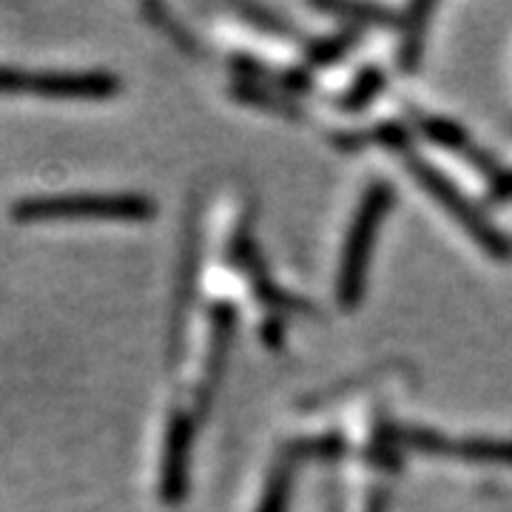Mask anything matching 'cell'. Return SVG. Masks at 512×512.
Wrapping results in <instances>:
<instances>
[{
    "mask_svg": "<svg viewBox=\"0 0 512 512\" xmlns=\"http://www.w3.org/2000/svg\"><path fill=\"white\" fill-rule=\"evenodd\" d=\"M433 12V6H413V20H410V37L404 46V66L413 69L419 63L421 40H424V26H427V15Z\"/></svg>",
    "mask_w": 512,
    "mask_h": 512,
    "instance_id": "obj_10",
    "label": "cell"
},
{
    "mask_svg": "<svg viewBox=\"0 0 512 512\" xmlns=\"http://www.w3.org/2000/svg\"><path fill=\"white\" fill-rule=\"evenodd\" d=\"M407 168L413 171V177L419 180V185H424L430 191V197L439 200L441 208H447L450 217L458 220V225L464 231H470V237L476 239L487 254L495 256V259H512L510 239L504 237V234H498L493 225L484 220V214L478 208H473V202L467 200L447 177H441L433 165L421 163L419 157H413V154H407Z\"/></svg>",
    "mask_w": 512,
    "mask_h": 512,
    "instance_id": "obj_3",
    "label": "cell"
},
{
    "mask_svg": "<svg viewBox=\"0 0 512 512\" xmlns=\"http://www.w3.org/2000/svg\"><path fill=\"white\" fill-rule=\"evenodd\" d=\"M293 456L282 461L271 473V481L265 487L259 512H288V495H291V476H293Z\"/></svg>",
    "mask_w": 512,
    "mask_h": 512,
    "instance_id": "obj_8",
    "label": "cell"
},
{
    "mask_svg": "<svg viewBox=\"0 0 512 512\" xmlns=\"http://www.w3.org/2000/svg\"><path fill=\"white\" fill-rule=\"evenodd\" d=\"M194 441V424L185 413H177L168 424L163 467H160V495L165 504H177L188 487V456Z\"/></svg>",
    "mask_w": 512,
    "mask_h": 512,
    "instance_id": "obj_4",
    "label": "cell"
},
{
    "mask_svg": "<svg viewBox=\"0 0 512 512\" xmlns=\"http://www.w3.org/2000/svg\"><path fill=\"white\" fill-rule=\"evenodd\" d=\"M231 336H234V311L228 305H220L214 311V339H211V356H208V376H205V384H202V407L208 404V396L214 390V379L222 370Z\"/></svg>",
    "mask_w": 512,
    "mask_h": 512,
    "instance_id": "obj_6",
    "label": "cell"
},
{
    "mask_svg": "<svg viewBox=\"0 0 512 512\" xmlns=\"http://www.w3.org/2000/svg\"><path fill=\"white\" fill-rule=\"evenodd\" d=\"M393 205V191L387 183H373L365 191V197L359 202V211L353 217L350 234L345 239V251H342V262H339V282H336V293H339V305L342 308H356L362 291H365L367 262H370V248L379 237V225L387 217Z\"/></svg>",
    "mask_w": 512,
    "mask_h": 512,
    "instance_id": "obj_2",
    "label": "cell"
},
{
    "mask_svg": "<svg viewBox=\"0 0 512 512\" xmlns=\"http://www.w3.org/2000/svg\"><path fill=\"white\" fill-rule=\"evenodd\" d=\"M350 35H339L333 37V40H325V43H319V46H313V60L316 63H330V60H336V57H342L348 52Z\"/></svg>",
    "mask_w": 512,
    "mask_h": 512,
    "instance_id": "obj_13",
    "label": "cell"
},
{
    "mask_svg": "<svg viewBox=\"0 0 512 512\" xmlns=\"http://www.w3.org/2000/svg\"><path fill=\"white\" fill-rule=\"evenodd\" d=\"M9 217L15 222L49 220H123L140 222L154 217V202L143 194H40L23 197Z\"/></svg>",
    "mask_w": 512,
    "mask_h": 512,
    "instance_id": "obj_1",
    "label": "cell"
},
{
    "mask_svg": "<svg viewBox=\"0 0 512 512\" xmlns=\"http://www.w3.org/2000/svg\"><path fill=\"white\" fill-rule=\"evenodd\" d=\"M382 86H384L382 72H379V69H370V72H365L359 80H356V86L350 89L345 106H348V109H359V106H365L367 100H373V97L379 94Z\"/></svg>",
    "mask_w": 512,
    "mask_h": 512,
    "instance_id": "obj_12",
    "label": "cell"
},
{
    "mask_svg": "<svg viewBox=\"0 0 512 512\" xmlns=\"http://www.w3.org/2000/svg\"><path fill=\"white\" fill-rule=\"evenodd\" d=\"M120 80L109 72H37V94L49 100H109Z\"/></svg>",
    "mask_w": 512,
    "mask_h": 512,
    "instance_id": "obj_5",
    "label": "cell"
},
{
    "mask_svg": "<svg viewBox=\"0 0 512 512\" xmlns=\"http://www.w3.org/2000/svg\"><path fill=\"white\" fill-rule=\"evenodd\" d=\"M444 456L464 458V461H478V464H507L512 467V441H490V439H470V441H447Z\"/></svg>",
    "mask_w": 512,
    "mask_h": 512,
    "instance_id": "obj_7",
    "label": "cell"
},
{
    "mask_svg": "<svg viewBox=\"0 0 512 512\" xmlns=\"http://www.w3.org/2000/svg\"><path fill=\"white\" fill-rule=\"evenodd\" d=\"M0 94H37V72L0 66Z\"/></svg>",
    "mask_w": 512,
    "mask_h": 512,
    "instance_id": "obj_11",
    "label": "cell"
},
{
    "mask_svg": "<svg viewBox=\"0 0 512 512\" xmlns=\"http://www.w3.org/2000/svg\"><path fill=\"white\" fill-rule=\"evenodd\" d=\"M421 128L427 131V137L433 140V143H439L444 148H467L470 146V140H467V134L456 126V123H450V120H439V117H421Z\"/></svg>",
    "mask_w": 512,
    "mask_h": 512,
    "instance_id": "obj_9",
    "label": "cell"
}]
</instances>
